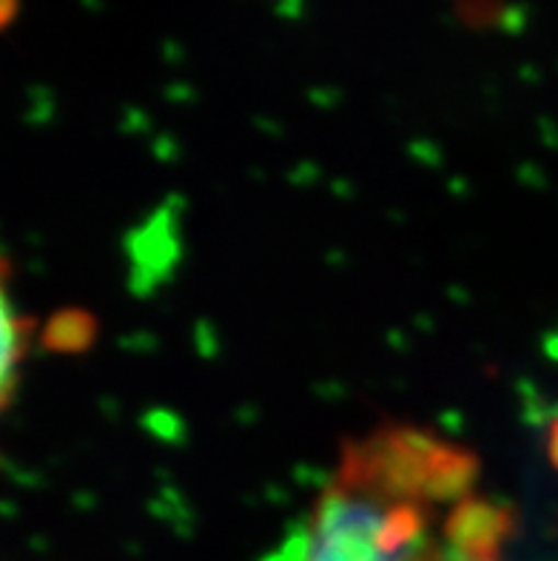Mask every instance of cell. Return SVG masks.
I'll return each mask as SVG.
<instances>
[{"instance_id": "1", "label": "cell", "mask_w": 558, "mask_h": 561, "mask_svg": "<svg viewBox=\"0 0 558 561\" xmlns=\"http://www.w3.org/2000/svg\"><path fill=\"white\" fill-rule=\"evenodd\" d=\"M23 354V322L14 317L12 302L3 288V265H0V408L7 405L18 379V365Z\"/></svg>"}, {"instance_id": "2", "label": "cell", "mask_w": 558, "mask_h": 561, "mask_svg": "<svg viewBox=\"0 0 558 561\" xmlns=\"http://www.w3.org/2000/svg\"><path fill=\"white\" fill-rule=\"evenodd\" d=\"M52 348L69 351L75 345H86L89 340V320L83 313H60L55 322L49 325V334H46Z\"/></svg>"}, {"instance_id": "3", "label": "cell", "mask_w": 558, "mask_h": 561, "mask_svg": "<svg viewBox=\"0 0 558 561\" xmlns=\"http://www.w3.org/2000/svg\"><path fill=\"white\" fill-rule=\"evenodd\" d=\"M18 12V0H0V28L7 26Z\"/></svg>"}]
</instances>
